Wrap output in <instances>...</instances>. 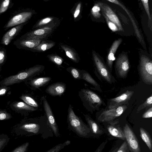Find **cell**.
Returning <instances> with one entry per match:
<instances>
[{"label": "cell", "mask_w": 152, "mask_h": 152, "mask_svg": "<svg viewBox=\"0 0 152 152\" xmlns=\"http://www.w3.org/2000/svg\"><path fill=\"white\" fill-rule=\"evenodd\" d=\"M140 136L151 151H152V141L150 135L145 129L142 127L140 129Z\"/></svg>", "instance_id": "24"}, {"label": "cell", "mask_w": 152, "mask_h": 152, "mask_svg": "<svg viewBox=\"0 0 152 152\" xmlns=\"http://www.w3.org/2000/svg\"><path fill=\"white\" fill-rule=\"evenodd\" d=\"M12 105L15 109L18 110L33 111L37 110L35 108L31 106L25 102H15Z\"/></svg>", "instance_id": "27"}, {"label": "cell", "mask_w": 152, "mask_h": 152, "mask_svg": "<svg viewBox=\"0 0 152 152\" xmlns=\"http://www.w3.org/2000/svg\"><path fill=\"white\" fill-rule=\"evenodd\" d=\"M73 108L72 105L69 104L68 109L67 119L68 127L80 137H89L91 134L89 127L84 122L80 117L76 115Z\"/></svg>", "instance_id": "1"}, {"label": "cell", "mask_w": 152, "mask_h": 152, "mask_svg": "<svg viewBox=\"0 0 152 152\" xmlns=\"http://www.w3.org/2000/svg\"><path fill=\"white\" fill-rule=\"evenodd\" d=\"M32 15L31 12H23L13 17L7 23L6 26V28L19 25L27 21Z\"/></svg>", "instance_id": "14"}, {"label": "cell", "mask_w": 152, "mask_h": 152, "mask_svg": "<svg viewBox=\"0 0 152 152\" xmlns=\"http://www.w3.org/2000/svg\"><path fill=\"white\" fill-rule=\"evenodd\" d=\"M11 118L10 114L5 111L0 110V120H8Z\"/></svg>", "instance_id": "37"}, {"label": "cell", "mask_w": 152, "mask_h": 152, "mask_svg": "<svg viewBox=\"0 0 152 152\" xmlns=\"http://www.w3.org/2000/svg\"><path fill=\"white\" fill-rule=\"evenodd\" d=\"M55 45V43L53 41L42 40L37 46L32 50L35 52H43L52 48Z\"/></svg>", "instance_id": "23"}, {"label": "cell", "mask_w": 152, "mask_h": 152, "mask_svg": "<svg viewBox=\"0 0 152 152\" xmlns=\"http://www.w3.org/2000/svg\"><path fill=\"white\" fill-rule=\"evenodd\" d=\"M115 65L116 72L118 76L122 78L126 77L130 69L127 56L125 54L121 55L117 58Z\"/></svg>", "instance_id": "12"}, {"label": "cell", "mask_w": 152, "mask_h": 152, "mask_svg": "<svg viewBox=\"0 0 152 152\" xmlns=\"http://www.w3.org/2000/svg\"><path fill=\"white\" fill-rule=\"evenodd\" d=\"M128 148L129 149L127 143L125 141L116 152H127Z\"/></svg>", "instance_id": "40"}, {"label": "cell", "mask_w": 152, "mask_h": 152, "mask_svg": "<svg viewBox=\"0 0 152 152\" xmlns=\"http://www.w3.org/2000/svg\"><path fill=\"white\" fill-rule=\"evenodd\" d=\"M5 87L3 86V87L0 88V96L4 95L6 92L8 88Z\"/></svg>", "instance_id": "45"}, {"label": "cell", "mask_w": 152, "mask_h": 152, "mask_svg": "<svg viewBox=\"0 0 152 152\" xmlns=\"http://www.w3.org/2000/svg\"><path fill=\"white\" fill-rule=\"evenodd\" d=\"M29 145L28 142H25L17 147L10 152H26Z\"/></svg>", "instance_id": "34"}, {"label": "cell", "mask_w": 152, "mask_h": 152, "mask_svg": "<svg viewBox=\"0 0 152 152\" xmlns=\"http://www.w3.org/2000/svg\"><path fill=\"white\" fill-rule=\"evenodd\" d=\"M122 41V39L121 38L115 40L111 46L108 54L107 58V67L111 73L112 70L113 61L115 59V54Z\"/></svg>", "instance_id": "17"}, {"label": "cell", "mask_w": 152, "mask_h": 152, "mask_svg": "<svg viewBox=\"0 0 152 152\" xmlns=\"http://www.w3.org/2000/svg\"><path fill=\"white\" fill-rule=\"evenodd\" d=\"M107 143V141H105L102 142L97 148L95 152H101L104 148L105 146Z\"/></svg>", "instance_id": "43"}, {"label": "cell", "mask_w": 152, "mask_h": 152, "mask_svg": "<svg viewBox=\"0 0 152 152\" xmlns=\"http://www.w3.org/2000/svg\"><path fill=\"white\" fill-rule=\"evenodd\" d=\"M66 70L71 74L74 79L78 80H81L80 70L73 67H68Z\"/></svg>", "instance_id": "29"}, {"label": "cell", "mask_w": 152, "mask_h": 152, "mask_svg": "<svg viewBox=\"0 0 152 152\" xmlns=\"http://www.w3.org/2000/svg\"><path fill=\"white\" fill-rule=\"evenodd\" d=\"M144 9L148 15L149 20L151 21V19L150 12L148 0H141Z\"/></svg>", "instance_id": "38"}, {"label": "cell", "mask_w": 152, "mask_h": 152, "mask_svg": "<svg viewBox=\"0 0 152 152\" xmlns=\"http://www.w3.org/2000/svg\"><path fill=\"white\" fill-rule=\"evenodd\" d=\"M5 58V54L3 51H0V64L4 61Z\"/></svg>", "instance_id": "44"}, {"label": "cell", "mask_w": 152, "mask_h": 152, "mask_svg": "<svg viewBox=\"0 0 152 152\" xmlns=\"http://www.w3.org/2000/svg\"><path fill=\"white\" fill-rule=\"evenodd\" d=\"M20 98L26 103L31 106L35 108L39 107L37 102L32 98L28 96L23 95L21 96Z\"/></svg>", "instance_id": "28"}, {"label": "cell", "mask_w": 152, "mask_h": 152, "mask_svg": "<svg viewBox=\"0 0 152 152\" xmlns=\"http://www.w3.org/2000/svg\"><path fill=\"white\" fill-rule=\"evenodd\" d=\"M128 104L111 109L102 108L96 114L97 122L110 123L114 122L127 109Z\"/></svg>", "instance_id": "4"}, {"label": "cell", "mask_w": 152, "mask_h": 152, "mask_svg": "<svg viewBox=\"0 0 152 152\" xmlns=\"http://www.w3.org/2000/svg\"><path fill=\"white\" fill-rule=\"evenodd\" d=\"M10 138L5 134H0V152H1L7 145L9 141Z\"/></svg>", "instance_id": "32"}, {"label": "cell", "mask_w": 152, "mask_h": 152, "mask_svg": "<svg viewBox=\"0 0 152 152\" xmlns=\"http://www.w3.org/2000/svg\"><path fill=\"white\" fill-rule=\"evenodd\" d=\"M51 80L50 77H40L31 79L29 84L32 89H35L47 85Z\"/></svg>", "instance_id": "20"}, {"label": "cell", "mask_w": 152, "mask_h": 152, "mask_svg": "<svg viewBox=\"0 0 152 152\" xmlns=\"http://www.w3.org/2000/svg\"><path fill=\"white\" fill-rule=\"evenodd\" d=\"M152 107V95L148 97L142 104L140 105L137 110V113L142 110Z\"/></svg>", "instance_id": "30"}, {"label": "cell", "mask_w": 152, "mask_h": 152, "mask_svg": "<svg viewBox=\"0 0 152 152\" xmlns=\"http://www.w3.org/2000/svg\"><path fill=\"white\" fill-rule=\"evenodd\" d=\"M45 67L42 65H36L17 74L7 77L0 82V85L6 86L28 80L42 72Z\"/></svg>", "instance_id": "3"}, {"label": "cell", "mask_w": 152, "mask_h": 152, "mask_svg": "<svg viewBox=\"0 0 152 152\" xmlns=\"http://www.w3.org/2000/svg\"><path fill=\"white\" fill-rule=\"evenodd\" d=\"M118 149V148H115V149H114V150H113V151H111L110 152H116V151Z\"/></svg>", "instance_id": "47"}, {"label": "cell", "mask_w": 152, "mask_h": 152, "mask_svg": "<svg viewBox=\"0 0 152 152\" xmlns=\"http://www.w3.org/2000/svg\"><path fill=\"white\" fill-rule=\"evenodd\" d=\"M66 88V84L58 82L49 85L45 90V92L53 96L62 95L65 92Z\"/></svg>", "instance_id": "15"}, {"label": "cell", "mask_w": 152, "mask_h": 152, "mask_svg": "<svg viewBox=\"0 0 152 152\" xmlns=\"http://www.w3.org/2000/svg\"><path fill=\"white\" fill-rule=\"evenodd\" d=\"M100 7L98 3L96 4L93 7L91 10V13L93 16L96 18H99L101 16L100 12Z\"/></svg>", "instance_id": "33"}, {"label": "cell", "mask_w": 152, "mask_h": 152, "mask_svg": "<svg viewBox=\"0 0 152 152\" xmlns=\"http://www.w3.org/2000/svg\"><path fill=\"white\" fill-rule=\"evenodd\" d=\"M118 121H115L110 123H107V130L112 136L118 138L123 140H125V136L121 128L119 125H117Z\"/></svg>", "instance_id": "16"}, {"label": "cell", "mask_w": 152, "mask_h": 152, "mask_svg": "<svg viewBox=\"0 0 152 152\" xmlns=\"http://www.w3.org/2000/svg\"><path fill=\"white\" fill-rule=\"evenodd\" d=\"M80 72L81 80L86 81L92 85L94 87L95 89L99 92H102L99 84L96 81L88 72L83 70H80Z\"/></svg>", "instance_id": "22"}, {"label": "cell", "mask_w": 152, "mask_h": 152, "mask_svg": "<svg viewBox=\"0 0 152 152\" xmlns=\"http://www.w3.org/2000/svg\"><path fill=\"white\" fill-rule=\"evenodd\" d=\"M103 15L106 19L109 28L113 31H118V29L116 25L110 21L103 13Z\"/></svg>", "instance_id": "36"}, {"label": "cell", "mask_w": 152, "mask_h": 152, "mask_svg": "<svg viewBox=\"0 0 152 152\" xmlns=\"http://www.w3.org/2000/svg\"><path fill=\"white\" fill-rule=\"evenodd\" d=\"M23 25H18L12 28L4 35L2 39V43L7 45L11 42L14 36L17 35L22 28Z\"/></svg>", "instance_id": "19"}, {"label": "cell", "mask_w": 152, "mask_h": 152, "mask_svg": "<svg viewBox=\"0 0 152 152\" xmlns=\"http://www.w3.org/2000/svg\"><path fill=\"white\" fill-rule=\"evenodd\" d=\"M98 4L102 9L103 13L108 19L116 25L118 30H122V26L118 18L110 7L107 4L103 3L100 2Z\"/></svg>", "instance_id": "13"}, {"label": "cell", "mask_w": 152, "mask_h": 152, "mask_svg": "<svg viewBox=\"0 0 152 152\" xmlns=\"http://www.w3.org/2000/svg\"><path fill=\"white\" fill-rule=\"evenodd\" d=\"M123 132L129 149L131 152H140L138 140L129 125L126 124L124 127Z\"/></svg>", "instance_id": "9"}, {"label": "cell", "mask_w": 152, "mask_h": 152, "mask_svg": "<svg viewBox=\"0 0 152 152\" xmlns=\"http://www.w3.org/2000/svg\"><path fill=\"white\" fill-rule=\"evenodd\" d=\"M42 100L48 124L55 135L58 137L59 136V129L51 108L45 96L42 97Z\"/></svg>", "instance_id": "10"}, {"label": "cell", "mask_w": 152, "mask_h": 152, "mask_svg": "<svg viewBox=\"0 0 152 152\" xmlns=\"http://www.w3.org/2000/svg\"><path fill=\"white\" fill-rule=\"evenodd\" d=\"M59 23L58 20L44 27L35 29L27 34L26 39H45L51 34Z\"/></svg>", "instance_id": "6"}, {"label": "cell", "mask_w": 152, "mask_h": 152, "mask_svg": "<svg viewBox=\"0 0 152 152\" xmlns=\"http://www.w3.org/2000/svg\"><path fill=\"white\" fill-rule=\"evenodd\" d=\"M134 93L133 91L127 90L118 96L109 99L106 107L107 108L105 109H113L121 105L128 104Z\"/></svg>", "instance_id": "11"}, {"label": "cell", "mask_w": 152, "mask_h": 152, "mask_svg": "<svg viewBox=\"0 0 152 152\" xmlns=\"http://www.w3.org/2000/svg\"><path fill=\"white\" fill-rule=\"evenodd\" d=\"M66 146V145L65 142L63 143H60L55 145L46 152H59Z\"/></svg>", "instance_id": "35"}, {"label": "cell", "mask_w": 152, "mask_h": 152, "mask_svg": "<svg viewBox=\"0 0 152 152\" xmlns=\"http://www.w3.org/2000/svg\"><path fill=\"white\" fill-rule=\"evenodd\" d=\"M47 57L50 61L58 66L61 65L64 61L61 57L56 55H49Z\"/></svg>", "instance_id": "31"}, {"label": "cell", "mask_w": 152, "mask_h": 152, "mask_svg": "<svg viewBox=\"0 0 152 152\" xmlns=\"http://www.w3.org/2000/svg\"><path fill=\"white\" fill-rule=\"evenodd\" d=\"M152 117V107H151L148 109L143 114L142 117L143 118H150Z\"/></svg>", "instance_id": "41"}, {"label": "cell", "mask_w": 152, "mask_h": 152, "mask_svg": "<svg viewBox=\"0 0 152 152\" xmlns=\"http://www.w3.org/2000/svg\"><path fill=\"white\" fill-rule=\"evenodd\" d=\"M83 115L89 128L91 134L94 135L98 136L101 135L104 133L102 127L97 122L94 120L88 115L84 114Z\"/></svg>", "instance_id": "18"}, {"label": "cell", "mask_w": 152, "mask_h": 152, "mask_svg": "<svg viewBox=\"0 0 152 152\" xmlns=\"http://www.w3.org/2000/svg\"><path fill=\"white\" fill-rule=\"evenodd\" d=\"M54 17H48L41 19L37 22L33 28L37 29L46 26L49 24L58 20Z\"/></svg>", "instance_id": "25"}, {"label": "cell", "mask_w": 152, "mask_h": 152, "mask_svg": "<svg viewBox=\"0 0 152 152\" xmlns=\"http://www.w3.org/2000/svg\"><path fill=\"white\" fill-rule=\"evenodd\" d=\"M81 7V3L80 2L77 5L74 13V17L75 19L79 15V13L80 12Z\"/></svg>", "instance_id": "42"}, {"label": "cell", "mask_w": 152, "mask_h": 152, "mask_svg": "<svg viewBox=\"0 0 152 152\" xmlns=\"http://www.w3.org/2000/svg\"><path fill=\"white\" fill-rule=\"evenodd\" d=\"M14 132L17 136L29 137L43 134L45 132L42 130L39 124L26 123L18 125L15 129Z\"/></svg>", "instance_id": "7"}, {"label": "cell", "mask_w": 152, "mask_h": 152, "mask_svg": "<svg viewBox=\"0 0 152 152\" xmlns=\"http://www.w3.org/2000/svg\"><path fill=\"white\" fill-rule=\"evenodd\" d=\"M42 40L40 39H24L20 41V45L25 48L33 49L37 46Z\"/></svg>", "instance_id": "26"}, {"label": "cell", "mask_w": 152, "mask_h": 152, "mask_svg": "<svg viewBox=\"0 0 152 152\" xmlns=\"http://www.w3.org/2000/svg\"><path fill=\"white\" fill-rule=\"evenodd\" d=\"M60 46L61 49L64 50L67 56L74 62L78 63L80 58L78 54L73 48L64 44H61Z\"/></svg>", "instance_id": "21"}, {"label": "cell", "mask_w": 152, "mask_h": 152, "mask_svg": "<svg viewBox=\"0 0 152 152\" xmlns=\"http://www.w3.org/2000/svg\"><path fill=\"white\" fill-rule=\"evenodd\" d=\"M139 71L140 77L145 83L152 84V61L148 57L142 56L140 59Z\"/></svg>", "instance_id": "8"}, {"label": "cell", "mask_w": 152, "mask_h": 152, "mask_svg": "<svg viewBox=\"0 0 152 152\" xmlns=\"http://www.w3.org/2000/svg\"><path fill=\"white\" fill-rule=\"evenodd\" d=\"M93 58L97 74L96 75L100 80H104L110 84L116 81L107 67L102 61L94 53Z\"/></svg>", "instance_id": "5"}, {"label": "cell", "mask_w": 152, "mask_h": 152, "mask_svg": "<svg viewBox=\"0 0 152 152\" xmlns=\"http://www.w3.org/2000/svg\"><path fill=\"white\" fill-rule=\"evenodd\" d=\"M78 95L84 107L92 113L96 111H99L101 107L106 106L101 98L96 93L88 88H83L78 92Z\"/></svg>", "instance_id": "2"}, {"label": "cell", "mask_w": 152, "mask_h": 152, "mask_svg": "<svg viewBox=\"0 0 152 152\" xmlns=\"http://www.w3.org/2000/svg\"><path fill=\"white\" fill-rule=\"evenodd\" d=\"M64 142L65 143L66 145H69L71 143L70 141L69 140H67Z\"/></svg>", "instance_id": "46"}, {"label": "cell", "mask_w": 152, "mask_h": 152, "mask_svg": "<svg viewBox=\"0 0 152 152\" xmlns=\"http://www.w3.org/2000/svg\"><path fill=\"white\" fill-rule=\"evenodd\" d=\"M10 3V0H4L1 3L0 7V13L5 12L8 9Z\"/></svg>", "instance_id": "39"}]
</instances>
